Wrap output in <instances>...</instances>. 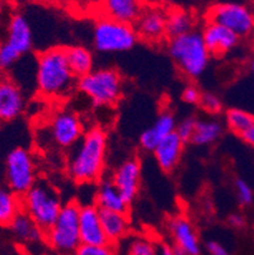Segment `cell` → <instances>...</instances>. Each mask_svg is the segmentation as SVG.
<instances>
[{
  "label": "cell",
  "instance_id": "11",
  "mask_svg": "<svg viewBox=\"0 0 254 255\" xmlns=\"http://www.w3.org/2000/svg\"><path fill=\"white\" fill-rule=\"evenodd\" d=\"M168 234L171 238V247L179 255H202L201 239L195 225L183 215L172 217L168 221Z\"/></svg>",
  "mask_w": 254,
  "mask_h": 255
},
{
  "label": "cell",
  "instance_id": "31",
  "mask_svg": "<svg viewBox=\"0 0 254 255\" xmlns=\"http://www.w3.org/2000/svg\"><path fill=\"white\" fill-rule=\"evenodd\" d=\"M20 56L22 55L14 50L8 42L0 43V70L10 69L20 59Z\"/></svg>",
  "mask_w": 254,
  "mask_h": 255
},
{
  "label": "cell",
  "instance_id": "35",
  "mask_svg": "<svg viewBox=\"0 0 254 255\" xmlns=\"http://www.w3.org/2000/svg\"><path fill=\"white\" fill-rule=\"evenodd\" d=\"M202 93L193 85H188L182 92V101L187 104H200Z\"/></svg>",
  "mask_w": 254,
  "mask_h": 255
},
{
  "label": "cell",
  "instance_id": "28",
  "mask_svg": "<svg viewBox=\"0 0 254 255\" xmlns=\"http://www.w3.org/2000/svg\"><path fill=\"white\" fill-rule=\"evenodd\" d=\"M195 19L190 11L183 9H172L167 14V36L173 37L182 36L193 31Z\"/></svg>",
  "mask_w": 254,
  "mask_h": 255
},
{
  "label": "cell",
  "instance_id": "34",
  "mask_svg": "<svg viewBox=\"0 0 254 255\" xmlns=\"http://www.w3.org/2000/svg\"><path fill=\"white\" fill-rule=\"evenodd\" d=\"M196 127V120L193 118L187 117L179 121L176 127V133L185 141V142H191V138L193 136Z\"/></svg>",
  "mask_w": 254,
  "mask_h": 255
},
{
  "label": "cell",
  "instance_id": "40",
  "mask_svg": "<svg viewBox=\"0 0 254 255\" xmlns=\"http://www.w3.org/2000/svg\"><path fill=\"white\" fill-rule=\"evenodd\" d=\"M160 255H179V254L173 249V248L171 247V245L163 244L162 253H160Z\"/></svg>",
  "mask_w": 254,
  "mask_h": 255
},
{
  "label": "cell",
  "instance_id": "38",
  "mask_svg": "<svg viewBox=\"0 0 254 255\" xmlns=\"http://www.w3.org/2000/svg\"><path fill=\"white\" fill-rule=\"evenodd\" d=\"M241 137L243 138L244 142L248 143V145L253 146V147H254V124L252 125V126L249 127V128L247 129L246 132H244V133L241 136Z\"/></svg>",
  "mask_w": 254,
  "mask_h": 255
},
{
  "label": "cell",
  "instance_id": "19",
  "mask_svg": "<svg viewBox=\"0 0 254 255\" xmlns=\"http://www.w3.org/2000/svg\"><path fill=\"white\" fill-rule=\"evenodd\" d=\"M185 141L182 140L176 132H173L154 149L153 154L158 165L163 171L171 173L177 168L182 159L183 150H185Z\"/></svg>",
  "mask_w": 254,
  "mask_h": 255
},
{
  "label": "cell",
  "instance_id": "27",
  "mask_svg": "<svg viewBox=\"0 0 254 255\" xmlns=\"http://www.w3.org/2000/svg\"><path fill=\"white\" fill-rule=\"evenodd\" d=\"M22 211V197L8 187L0 185V226L8 227L14 217Z\"/></svg>",
  "mask_w": 254,
  "mask_h": 255
},
{
  "label": "cell",
  "instance_id": "44",
  "mask_svg": "<svg viewBox=\"0 0 254 255\" xmlns=\"http://www.w3.org/2000/svg\"><path fill=\"white\" fill-rule=\"evenodd\" d=\"M0 80H1V74H0Z\"/></svg>",
  "mask_w": 254,
  "mask_h": 255
},
{
  "label": "cell",
  "instance_id": "26",
  "mask_svg": "<svg viewBox=\"0 0 254 255\" xmlns=\"http://www.w3.org/2000/svg\"><path fill=\"white\" fill-rule=\"evenodd\" d=\"M224 127L216 120L196 121V127L191 142L196 146H210L215 143L223 135Z\"/></svg>",
  "mask_w": 254,
  "mask_h": 255
},
{
  "label": "cell",
  "instance_id": "13",
  "mask_svg": "<svg viewBox=\"0 0 254 255\" xmlns=\"http://www.w3.org/2000/svg\"><path fill=\"white\" fill-rule=\"evenodd\" d=\"M111 179L126 201L131 205L141 185V164L136 157L126 159L115 169Z\"/></svg>",
  "mask_w": 254,
  "mask_h": 255
},
{
  "label": "cell",
  "instance_id": "5",
  "mask_svg": "<svg viewBox=\"0 0 254 255\" xmlns=\"http://www.w3.org/2000/svg\"><path fill=\"white\" fill-rule=\"evenodd\" d=\"M61 197L50 183L38 180L22 196V210L41 227L43 233L50 229L62 210Z\"/></svg>",
  "mask_w": 254,
  "mask_h": 255
},
{
  "label": "cell",
  "instance_id": "39",
  "mask_svg": "<svg viewBox=\"0 0 254 255\" xmlns=\"http://www.w3.org/2000/svg\"><path fill=\"white\" fill-rule=\"evenodd\" d=\"M79 3H80L84 8H90V6L101 5V0H79Z\"/></svg>",
  "mask_w": 254,
  "mask_h": 255
},
{
  "label": "cell",
  "instance_id": "18",
  "mask_svg": "<svg viewBox=\"0 0 254 255\" xmlns=\"http://www.w3.org/2000/svg\"><path fill=\"white\" fill-rule=\"evenodd\" d=\"M177 121L173 113L169 111H162L158 115L154 124L140 135V146L145 151H154V149L164 140L167 136L176 132Z\"/></svg>",
  "mask_w": 254,
  "mask_h": 255
},
{
  "label": "cell",
  "instance_id": "42",
  "mask_svg": "<svg viewBox=\"0 0 254 255\" xmlns=\"http://www.w3.org/2000/svg\"><path fill=\"white\" fill-rule=\"evenodd\" d=\"M249 69H251V71H252V73L254 74V60H253V61L251 62V65H249Z\"/></svg>",
  "mask_w": 254,
  "mask_h": 255
},
{
  "label": "cell",
  "instance_id": "33",
  "mask_svg": "<svg viewBox=\"0 0 254 255\" xmlns=\"http://www.w3.org/2000/svg\"><path fill=\"white\" fill-rule=\"evenodd\" d=\"M200 106L202 107V110L205 112L210 113V115H218V113L221 112V108H223L221 99L214 93H202Z\"/></svg>",
  "mask_w": 254,
  "mask_h": 255
},
{
  "label": "cell",
  "instance_id": "43",
  "mask_svg": "<svg viewBox=\"0 0 254 255\" xmlns=\"http://www.w3.org/2000/svg\"><path fill=\"white\" fill-rule=\"evenodd\" d=\"M251 10L253 13V17H254V0H252V4H251Z\"/></svg>",
  "mask_w": 254,
  "mask_h": 255
},
{
  "label": "cell",
  "instance_id": "10",
  "mask_svg": "<svg viewBox=\"0 0 254 255\" xmlns=\"http://www.w3.org/2000/svg\"><path fill=\"white\" fill-rule=\"evenodd\" d=\"M207 22L227 27L239 37L251 36L254 32V17L251 8L239 3H221L207 11Z\"/></svg>",
  "mask_w": 254,
  "mask_h": 255
},
{
  "label": "cell",
  "instance_id": "29",
  "mask_svg": "<svg viewBox=\"0 0 254 255\" xmlns=\"http://www.w3.org/2000/svg\"><path fill=\"white\" fill-rule=\"evenodd\" d=\"M227 125L234 133L242 136L254 124V116L238 108H232L225 113Z\"/></svg>",
  "mask_w": 254,
  "mask_h": 255
},
{
  "label": "cell",
  "instance_id": "41",
  "mask_svg": "<svg viewBox=\"0 0 254 255\" xmlns=\"http://www.w3.org/2000/svg\"><path fill=\"white\" fill-rule=\"evenodd\" d=\"M159 1H162V3H164V4H169V3H173V1H176V0H159Z\"/></svg>",
  "mask_w": 254,
  "mask_h": 255
},
{
  "label": "cell",
  "instance_id": "24",
  "mask_svg": "<svg viewBox=\"0 0 254 255\" xmlns=\"http://www.w3.org/2000/svg\"><path fill=\"white\" fill-rule=\"evenodd\" d=\"M162 247L149 235H129L117 245V255H160Z\"/></svg>",
  "mask_w": 254,
  "mask_h": 255
},
{
  "label": "cell",
  "instance_id": "17",
  "mask_svg": "<svg viewBox=\"0 0 254 255\" xmlns=\"http://www.w3.org/2000/svg\"><path fill=\"white\" fill-rule=\"evenodd\" d=\"M145 8V0H101L99 5L103 17L132 25L137 22Z\"/></svg>",
  "mask_w": 254,
  "mask_h": 255
},
{
  "label": "cell",
  "instance_id": "4",
  "mask_svg": "<svg viewBox=\"0 0 254 255\" xmlns=\"http://www.w3.org/2000/svg\"><path fill=\"white\" fill-rule=\"evenodd\" d=\"M76 89L95 107H112L120 102L123 93V78L116 69H93L78 79Z\"/></svg>",
  "mask_w": 254,
  "mask_h": 255
},
{
  "label": "cell",
  "instance_id": "6",
  "mask_svg": "<svg viewBox=\"0 0 254 255\" xmlns=\"http://www.w3.org/2000/svg\"><path fill=\"white\" fill-rule=\"evenodd\" d=\"M79 213L80 206L78 203H66L62 206L55 224L45 233V241L57 254L73 255L81 245Z\"/></svg>",
  "mask_w": 254,
  "mask_h": 255
},
{
  "label": "cell",
  "instance_id": "16",
  "mask_svg": "<svg viewBox=\"0 0 254 255\" xmlns=\"http://www.w3.org/2000/svg\"><path fill=\"white\" fill-rule=\"evenodd\" d=\"M25 101L23 92L13 80H0V121L10 122L22 115Z\"/></svg>",
  "mask_w": 254,
  "mask_h": 255
},
{
  "label": "cell",
  "instance_id": "20",
  "mask_svg": "<svg viewBox=\"0 0 254 255\" xmlns=\"http://www.w3.org/2000/svg\"><path fill=\"white\" fill-rule=\"evenodd\" d=\"M8 227L15 240L25 247H37L45 241L43 230L24 211L18 213Z\"/></svg>",
  "mask_w": 254,
  "mask_h": 255
},
{
  "label": "cell",
  "instance_id": "1",
  "mask_svg": "<svg viewBox=\"0 0 254 255\" xmlns=\"http://www.w3.org/2000/svg\"><path fill=\"white\" fill-rule=\"evenodd\" d=\"M107 133L101 127L88 129L67 163V174L78 184H92L102 179L106 168Z\"/></svg>",
  "mask_w": 254,
  "mask_h": 255
},
{
  "label": "cell",
  "instance_id": "14",
  "mask_svg": "<svg viewBox=\"0 0 254 255\" xmlns=\"http://www.w3.org/2000/svg\"><path fill=\"white\" fill-rule=\"evenodd\" d=\"M80 240L84 245H107L108 239L104 234L101 220V210L95 205L80 206L79 213Z\"/></svg>",
  "mask_w": 254,
  "mask_h": 255
},
{
  "label": "cell",
  "instance_id": "32",
  "mask_svg": "<svg viewBox=\"0 0 254 255\" xmlns=\"http://www.w3.org/2000/svg\"><path fill=\"white\" fill-rule=\"evenodd\" d=\"M73 255H117V250L111 244L84 245L81 244Z\"/></svg>",
  "mask_w": 254,
  "mask_h": 255
},
{
  "label": "cell",
  "instance_id": "2",
  "mask_svg": "<svg viewBox=\"0 0 254 255\" xmlns=\"http://www.w3.org/2000/svg\"><path fill=\"white\" fill-rule=\"evenodd\" d=\"M78 78L67 62L65 47H51L38 55L36 85L41 96L48 99H64L76 88Z\"/></svg>",
  "mask_w": 254,
  "mask_h": 255
},
{
  "label": "cell",
  "instance_id": "12",
  "mask_svg": "<svg viewBox=\"0 0 254 255\" xmlns=\"http://www.w3.org/2000/svg\"><path fill=\"white\" fill-rule=\"evenodd\" d=\"M167 14L160 6H146L134 24L139 38L150 43L160 42L167 36Z\"/></svg>",
  "mask_w": 254,
  "mask_h": 255
},
{
  "label": "cell",
  "instance_id": "37",
  "mask_svg": "<svg viewBox=\"0 0 254 255\" xmlns=\"http://www.w3.org/2000/svg\"><path fill=\"white\" fill-rule=\"evenodd\" d=\"M229 224L234 229H243L246 226V217L242 213H233L229 216Z\"/></svg>",
  "mask_w": 254,
  "mask_h": 255
},
{
  "label": "cell",
  "instance_id": "30",
  "mask_svg": "<svg viewBox=\"0 0 254 255\" xmlns=\"http://www.w3.org/2000/svg\"><path fill=\"white\" fill-rule=\"evenodd\" d=\"M235 196L242 206H251L254 202V191L249 183L244 179H237L234 184Z\"/></svg>",
  "mask_w": 254,
  "mask_h": 255
},
{
  "label": "cell",
  "instance_id": "25",
  "mask_svg": "<svg viewBox=\"0 0 254 255\" xmlns=\"http://www.w3.org/2000/svg\"><path fill=\"white\" fill-rule=\"evenodd\" d=\"M65 50H66V57L70 69L76 78H81L93 70L94 59H93V53L89 48L84 47V46H70V47H65Z\"/></svg>",
  "mask_w": 254,
  "mask_h": 255
},
{
  "label": "cell",
  "instance_id": "22",
  "mask_svg": "<svg viewBox=\"0 0 254 255\" xmlns=\"http://www.w3.org/2000/svg\"><path fill=\"white\" fill-rule=\"evenodd\" d=\"M5 42H8L20 55L28 53L32 50L33 34L27 18L22 14H14L11 17L8 27V39Z\"/></svg>",
  "mask_w": 254,
  "mask_h": 255
},
{
  "label": "cell",
  "instance_id": "15",
  "mask_svg": "<svg viewBox=\"0 0 254 255\" xmlns=\"http://www.w3.org/2000/svg\"><path fill=\"white\" fill-rule=\"evenodd\" d=\"M204 41L213 56H223L234 50L239 43L241 37L224 25L214 22H207L202 31Z\"/></svg>",
  "mask_w": 254,
  "mask_h": 255
},
{
  "label": "cell",
  "instance_id": "23",
  "mask_svg": "<svg viewBox=\"0 0 254 255\" xmlns=\"http://www.w3.org/2000/svg\"><path fill=\"white\" fill-rule=\"evenodd\" d=\"M101 220L108 243L118 245L130 235V220L127 213L101 210Z\"/></svg>",
  "mask_w": 254,
  "mask_h": 255
},
{
  "label": "cell",
  "instance_id": "21",
  "mask_svg": "<svg viewBox=\"0 0 254 255\" xmlns=\"http://www.w3.org/2000/svg\"><path fill=\"white\" fill-rule=\"evenodd\" d=\"M94 205L99 210L127 213L130 203L120 192L112 179H101L95 191Z\"/></svg>",
  "mask_w": 254,
  "mask_h": 255
},
{
  "label": "cell",
  "instance_id": "7",
  "mask_svg": "<svg viewBox=\"0 0 254 255\" xmlns=\"http://www.w3.org/2000/svg\"><path fill=\"white\" fill-rule=\"evenodd\" d=\"M139 36L132 24L102 17L93 28V45L95 50L103 53H116L130 51L136 45Z\"/></svg>",
  "mask_w": 254,
  "mask_h": 255
},
{
  "label": "cell",
  "instance_id": "3",
  "mask_svg": "<svg viewBox=\"0 0 254 255\" xmlns=\"http://www.w3.org/2000/svg\"><path fill=\"white\" fill-rule=\"evenodd\" d=\"M168 51L181 73L191 79L200 78L206 71L213 56L205 43L202 32L197 31L169 39Z\"/></svg>",
  "mask_w": 254,
  "mask_h": 255
},
{
  "label": "cell",
  "instance_id": "8",
  "mask_svg": "<svg viewBox=\"0 0 254 255\" xmlns=\"http://www.w3.org/2000/svg\"><path fill=\"white\" fill-rule=\"evenodd\" d=\"M6 187L18 194L24 196L38 180L37 169L31 151L24 147H15L5 157Z\"/></svg>",
  "mask_w": 254,
  "mask_h": 255
},
{
  "label": "cell",
  "instance_id": "36",
  "mask_svg": "<svg viewBox=\"0 0 254 255\" xmlns=\"http://www.w3.org/2000/svg\"><path fill=\"white\" fill-rule=\"evenodd\" d=\"M205 252L209 255H232L223 243L218 240H209L205 244Z\"/></svg>",
  "mask_w": 254,
  "mask_h": 255
},
{
  "label": "cell",
  "instance_id": "9",
  "mask_svg": "<svg viewBox=\"0 0 254 255\" xmlns=\"http://www.w3.org/2000/svg\"><path fill=\"white\" fill-rule=\"evenodd\" d=\"M48 141L59 149H70L78 145L84 136V125L78 113L70 110L56 111L46 125Z\"/></svg>",
  "mask_w": 254,
  "mask_h": 255
}]
</instances>
